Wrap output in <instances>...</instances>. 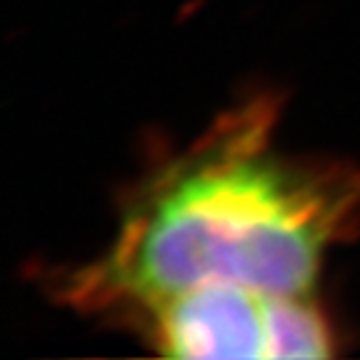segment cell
I'll return each mask as SVG.
<instances>
[{
  "label": "cell",
  "mask_w": 360,
  "mask_h": 360,
  "mask_svg": "<svg viewBox=\"0 0 360 360\" xmlns=\"http://www.w3.org/2000/svg\"><path fill=\"white\" fill-rule=\"evenodd\" d=\"M281 98L255 93L120 200L98 258L45 276L51 298L118 328L158 300L208 283L315 292L333 248L360 236V165L278 146Z\"/></svg>",
  "instance_id": "cell-1"
},
{
  "label": "cell",
  "mask_w": 360,
  "mask_h": 360,
  "mask_svg": "<svg viewBox=\"0 0 360 360\" xmlns=\"http://www.w3.org/2000/svg\"><path fill=\"white\" fill-rule=\"evenodd\" d=\"M281 295L236 283H208L148 305L123 328L168 358H276Z\"/></svg>",
  "instance_id": "cell-2"
}]
</instances>
